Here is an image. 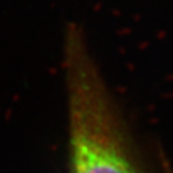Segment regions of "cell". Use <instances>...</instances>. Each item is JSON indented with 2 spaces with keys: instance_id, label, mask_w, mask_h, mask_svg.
<instances>
[{
  "instance_id": "cell-1",
  "label": "cell",
  "mask_w": 173,
  "mask_h": 173,
  "mask_svg": "<svg viewBox=\"0 0 173 173\" xmlns=\"http://www.w3.org/2000/svg\"><path fill=\"white\" fill-rule=\"evenodd\" d=\"M63 48L68 173H150L78 25L66 27Z\"/></svg>"
}]
</instances>
